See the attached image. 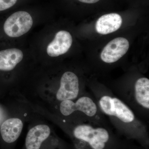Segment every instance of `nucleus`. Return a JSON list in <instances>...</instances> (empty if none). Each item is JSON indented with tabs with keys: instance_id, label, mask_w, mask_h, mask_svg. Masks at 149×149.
Listing matches in <instances>:
<instances>
[{
	"instance_id": "obj_1",
	"label": "nucleus",
	"mask_w": 149,
	"mask_h": 149,
	"mask_svg": "<svg viewBox=\"0 0 149 149\" xmlns=\"http://www.w3.org/2000/svg\"><path fill=\"white\" fill-rule=\"evenodd\" d=\"M92 95L102 113L117 130L129 134H145L147 125L117 96L106 88H93Z\"/></svg>"
},
{
	"instance_id": "obj_11",
	"label": "nucleus",
	"mask_w": 149,
	"mask_h": 149,
	"mask_svg": "<svg viewBox=\"0 0 149 149\" xmlns=\"http://www.w3.org/2000/svg\"><path fill=\"white\" fill-rule=\"evenodd\" d=\"M18 0H0V12L5 11L15 6Z\"/></svg>"
},
{
	"instance_id": "obj_5",
	"label": "nucleus",
	"mask_w": 149,
	"mask_h": 149,
	"mask_svg": "<svg viewBox=\"0 0 149 149\" xmlns=\"http://www.w3.org/2000/svg\"><path fill=\"white\" fill-rule=\"evenodd\" d=\"M118 97L134 111L138 117L147 119L149 112V80L141 77L136 80L133 87L116 93Z\"/></svg>"
},
{
	"instance_id": "obj_3",
	"label": "nucleus",
	"mask_w": 149,
	"mask_h": 149,
	"mask_svg": "<svg viewBox=\"0 0 149 149\" xmlns=\"http://www.w3.org/2000/svg\"><path fill=\"white\" fill-rule=\"evenodd\" d=\"M72 130L73 137L88 144L92 149H104L111 138L108 124L78 117Z\"/></svg>"
},
{
	"instance_id": "obj_9",
	"label": "nucleus",
	"mask_w": 149,
	"mask_h": 149,
	"mask_svg": "<svg viewBox=\"0 0 149 149\" xmlns=\"http://www.w3.org/2000/svg\"><path fill=\"white\" fill-rule=\"evenodd\" d=\"M23 127V123L19 118H11L5 120L0 129L3 141L8 145L15 143L20 136Z\"/></svg>"
},
{
	"instance_id": "obj_12",
	"label": "nucleus",
	"mask_w": 149,
	"mask_h": 149,
	"mask_svg": "<svg viewBox=\"0 0 149 149\" xmlns=\"http://www.w3.org/2000/svg\"><path fill=\"white\" fill-rule=\"evenodd\" d=\"M81 2L86 3H94L99 1L100 0H78Z\"/></svg>"
},
{
	"instance_id": "obj_10",
	"label": "nucleus",
	"mask_w": 149,
	"mask_h": 149,
	"mask_svg": "<svg viewBox=\"0 0 149 149\" xmlns=\"http://www.w3.org/2000/svg\"><path fill=\"white\" fill-rule=\"evenodd\" d=\"M122 22V18L118 14L104 15L100 17L96 22V31L101 35H107L117 31L120 28Z\"/></svg>"
},
{
	"instance_id": "obj_2",
	"label": "nucleus",
	"mask_w": 149,
	"mask_h": 149,
	"mask_svg": "<svg viewBox=\"0 0 149 149\" xmlns=\"http://www.w3.org/2000/svg\"><path fill=\"white\" fill-rule=\"evenodd\" d=\"M45 26L29 45L35 61H48L63 55L72 45L73 39L69 32L61 30L53 35Z\"/></svg>"
},
{
	"instance_id": "obj_8",
	"label": "nucleus",
	"mask_w": 149,
	"mask_h": 149,
	"mask_svg": "<svg viewBox=\"0 0 149 149\" xmlns=\"http://www.w3.org/2000/svg\"><path fill=\"white\" fill-rule=\"evenodd\" d=\"M50 134V128L47 125L42 124L33 127L26 136L25 149H41L43 143Z\"/></svg>"
},
{
	"instance_id": "obj_6",
	"label": "nucleus",
	"mask_w": 149,
	"mask_h": 149,
	"mask_svg": "<svg viewBox=\"0 0 149 149\" xmlns=\"http://www.w3.org/2000/svg\"><path fill=\"white\" fill-rule=\"evenodd\" d=\"M85 93L77 74L72 71H67L60 77L56 97L58 101L61 102L65 100H74Z\"/></svg>"
},
{
	"instance_id": "obj_7",
	"label": "nucleus",
	"mask_w": 149,
	"mask_h": 149,
	"mask_svg": "<svg viewBox=\"0 0 149 149\" xmlns=\"http://www.w3.org/2000/svg\"><path fill=\"white\" fill-rule=\"evenodd\" d=\"M129 42L123 37H118L110 42L104 48L100 57L104 62L113 63L122 58L128 52Z\"/></svg>"
},
{
	"instance_id": "obj_4",
	"label": "nucleus",
	"mask_w": 149,
	"mask_h": 149,
	"mask_svg": "<svg viewBox=\"0 0 149 149\" xmlns=\"http://www.w3.org/2000/svg\"><path fill=\"white\" fill-rule=\"evenodd\" d=\"M59 109L63 116H70L76 113L78 117L86 118L95 122L108 124L105 116L99 109L94 97L87 92L74 100L61 102Z\"/></svg>"
}]
</instances>
